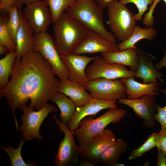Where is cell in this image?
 I'll return each mask as SVG.
<instances>
[{
    "label": "cell",
    "mask_w": 166,
    "mask_h": 166,
    "mask_svg": "<svg viewBox=\"0 0 166 166\" xmlns=\"http://www.w3.org/2000/svg\"><path fill=\"white\" fill-rule=\"evenodd\" d=\"M26 140L24 138L21 139L16 149L14 148L10 145L7 147L2 146L1 147V149L5 151L7 153L12 166H32L36 165L35 161H30L28 163H26L22 156L21 150Z\"/></svg>",
    "instance_id": "cell-26"
},
{
    "label": "cell",
    "mask_w": 166,
    "mask_h": 166,
    "mask_svg": "<svg viewBox=\"0 0 166 166\" xmlns=\"http://www.w3.org/2000/svg\"><path fill=\"white\" fill-rule=\"evenodd\" d=\"M121 81L126 87V93L129 99H137L145 95L157 96L159 95L158 86L160 83L152 82L142 83L136 81L134 77L122 78Z\"/></svg>",
    "instance_id": "cell-18"
},
{
    "label": "cell",
    "mask_w": 166,
    "mask_h": 166,
    "mask_svg": "<svg viewBox=\"0 0 166 166\" xmlns=\"http://www.w3.org/2000/svg\"><path fill=\"white\" fill-rule=\"evenodd\" d=\"M15 43V53L17 59H21L23 56L33 50L34 33L23 17L22 11L21 23L17 32Z\"/></svg>",
    "instance_id": "cell-20"
},
{
    "label": "cell",
    "mask_w": 166,
    "mask_h": 166,
    "mask_svg": "<svg viewBox=\"0 0 166 166\" xmlns=\"http://www.w3.org/2000/svg\"><path fill=\"white\" fill-rule=\"evenodd\" d=\"M116 140L114 132L110 129H105L80 146V155L82 158L96 164L99 163L102 154Z\"/></svg>",
    "instance_id": "cell-13"
},
{
    "label": "cell",
    "mask_w": 166,
    "mask_h": 166,
    "mask_svg": "<svg viewBox=\"0 0 166 166\" xmlns=\"http://www.w3.org/2000/svg\"><path fill=\"white\" fill-rule=\"evenodd\" d=\"M117 108L116 100L109 101L93 98L84 105L77 107L67 126L73 131L78 128L80 122L84 118L88 116H94L103 109Z\"/></svg>",
    "instance_id": "cell-16"
},
{
    "label": "cell",
    "mask_w": 166,
    "mask_h": 166,
    "mask_svg": "<svg viewBox=\"0 0 166 166\" xmlns=\"http://www.w3.org/2000/svg\"><path fill=\"white\" fill-rule=\"evenodd\" d=\"M138 55L139 64L134 77L142 79L144 83H160L158 81L164 83L162 74L154 66L153 60L155 59V57L146 53L138 49Z\"/></svg>",
    "instance_id": "cell-17"
},
{
    "label": "cell",
    "mask_w": 166,
    "mask_h": 166,
    "mask_svg": "<svg viewBox=\"0 0 166 166\" xmlns=\"http://www.w3.org/2000/svg\"><path fill=\"white\" fill-rule=\"evenodd\" d=\"M60 57L69 71V79L77 83L85 89L89 82L86 74V68L96 57L71 53L60 55Z\"/></svg>",
    "instance_id": "cell-14"
},
{
    "label": "cell",
    "mask_w": 166,
    "mask_h": 166,
    "mask_svg": "<svg viewBox=\"0 0 166 166\" xmlns=\"http://www.w3.org/2000/svg\"><path fill=\"white\" fill-rule=\"evenodd\" d=\"M103 10L107 7L109 3L113 0H94Z\"/></svg>",
    "instance_id": "cell-38"
},
{
    "label": "cell",
    "mask_w": 166,
    "mask_h": 166,
    "mask_svg": "<svg viewBox=\"0 0 166 166\" xmlns=\"http://www.w3.org/2000/svg\"><path fill=\"white\" fill-rule=\"evenodd\" d=\"M15 4L16 0H0V10L9 14L12 6Z\"/></svg>",
    "instance_id": "cell-34"
},
{
    "label": "cell",
    "mask_w": 166,
    "mask_h": 166,
    "mask_svg": "<svg viewBox=\"0 0 166 166\" xmlns=\"http://www.w3.org/2000/svg\"><path fill=\"white\" fill-rule=\"evenodd\" d=\"M127 113L126 110L122 108H112L95 119L92 116L83 118L80 122L78 128L73 131L79 145L81 146L102 132L109 124L119 123Z\"/></svg>",
    "instance_id": "cell-4"
},
{
    "label": "cell",
    "mask_w": 166,
    "mask_h": 166,
    "mask_svg": "<svg viewBox=\"0 0 166 166\" xmlns=\"http://www.w3.org/2000/svg\"><path fill=\"white\" fill-rule=\"evenodd\" d=\"M138 49L136 47L130 48L120 51L101 53V56L107 63L128 66L136 71L139 64Z\"/></svg>",
    "instance_id": "cell-21"
},
{
    "label": "cell",
    "mask_w": 166,
    "mask_h": 166,
    "mask_svg": "<svg viewBox=\"0 0 166 166\" xmlns=\"http://www.w3.org/2000/svg\"><path fill=\"white\" fill-rule=\"evenodd\" d=\"M118 51L117 45L115 43L109 41L89 30L87 36L75 48L72 53L81 55Z\"/></svg>",
    "instance_id": "cell-15"
},
{
    "label": "cell",
    "mask_w": 166,
    "mask_h": 166,
    "mask_svg": "<svg viewBox=\"0 0 166 166\" xmlns=\"http://www.w3.org/2000/svg\"><path fill=\"white\" fill-rule=\"evenodd\" d=\"M85 89L94 98L111 101L127 97L126 87L120 79L98 78L89 81Z\"/></svg>",
    "instance_id": "cell-9"
},
{
    "label": "cell",
    "mask_w": 166,
    "mask_h": 166,
    "mask_svg": "<svg viewBox=\"0 0 166 166\" xmlns=\"http://www.w3.org/2000/svg\"><path fill=\"white\" fill-rule=\"evenodd\" d=\"M154 0H120L119 2L123 4L132 3L134 4L138 10V12L134 14L136 21H140L145 12L148 10V6H151Z\"/></svg>",
    "instance_id": "cell-31"
},
{
    "label": "cell",
    "mask_w": 166,
    "mask_h": 166,
    "mask_svg": "<svg viewBox=\"0 0 166 166\" xmlns=\"http://www.w3.org/2000/svg\"><path fill=\"white\" fill-rule=\"evenodd\" d=\"M53 24L54 43L60 55L72 53L89 31L65 11Z\"/></svg>",
    "instance_id": "cell-2"
},
{
    "label": "cell",
    "mask_w": 166,
    "mask_h": 166,
    "mask_svg": "<svg viewBox=\"0 0 166 166\" xmlns=\"http://www.w3.org/2000/svg\"><path fill=\"white\" fill-rule=\"evenodd\" d=\"M128 143L122 138L115 142L102 154L99 163L105 166H115L120 157L128 150Z\"/></svg>",
    "instance_id": "cell-22"
},
{
    "label": "cell",
    "mask_w": 166,
    "mask_h": 166,
    "mask_svg": "<svg viewBox=\"0 0 166 166\" xmlns=\"http://www.w3.org/2000/svg\"><path fill=\"white\" fill-rule=\"evenodd\" d=\"M7 85L0 90V97L6 99L18 131L16 109L26 105L30 100V105L38 111L40 110L58 92L60 80L49 63L39 52L33 50L21 59L16 58Z\"/></svg>",
    "instance_id": "cell-1"
},
{
    "label": "cell",
    "mask_w": 166,
    "mask_h": 166,
    "mask_svg": "<svg viewBox=\"0 0 166 166\" xmlns=\"http://www.w3.org/2000/svg\"><path fill=\"white\" fill-rule=\"evenodd\" d=\"M51 14L52 23L55 22L61 14L77 0H45Z\"/></svg>",
    "instance_id": "cell-28"
},
{
    "label": "cell",
    "mask_w": 166,
    "mask_h": 166,
    "mask_svg": "<svg viewBox=\"0 0 166 166\" xmlns=\"http://www.w3.org/2000/svg\"><path fill=\"white\" fill-rule=\"evenodd\" d=\"M150 162L148 161L144 163L143 166H149L150 165Z\"/></svg>",
    "instance_id": "cell-43"
},
{
    "label": "cell",
    "mask_w": 166,
    "mask_h": 166,
    "mask_svg": "<svg viewBox=\"0 0 166 166\" xmlns=\"http://www.w3.org/2000/svg\"><path fill=\"white\" fill-rule=\"evenodd\" d=\"M135 73L132 70H128L123 65L107 63L101 55L96 56L85 70L89 81L100 77L115 79L134 77Z\"/></svg>",
    "instance_id": "cell-10"
},
{
    "label": "cell",
    "mask_w": 166,
    "mask_h": 166,
    "mask_svg": "<svg viewBox=\"0 0 166 166\" xmlns=\"http://www.w3.org/2000/svg\"><path fill=\"white\" fill-rule=\"evenodd\" d=\"M79 164L81 166H96L94 164L89 161H88L83 158L80 160L79 162Z\"/></svg>",
    "instance_id": "cell-39"
},
{
    "label": "cell",
    "mask_w": 166,
    "mask_h": 166,
    "mask_svg": "<svg viewBox=\"0 0 166 166\" xmlns=\"http://www.w3.org/2000/svg\"><path fill=\"white\" fill-rule=\"evenodd\" d=\"M156 133L157 132H154L150 135L142 144L131 152L128 157V159L131 160L140 157L156 147Z\"/></svg>",
    "instance_id": "cell-30"
},
{
    "label": "cell",
    "mask_w": 166,
    "mask_h": 166,
    "mask_svg": "<svg viewBox=\"0 0 166 166\" xmlns=\"http://www.w3.org/2000/svg\"><path fill=\"white\" fill-rule=\"evenodd\" d=\"M34 35L33 50L39 52L49 63L60 81L69 79V71L55 47L53 38L47 32L34 33Z\"/></svg>",
    "instance_id": "cell-6"
},
{
    "label": "cell",
    "mask_w": 166,
    "mask_h": 166,
    "mask_svg": "<svg viewBox=\"0 0 166 166\" xmlns=\"http://www.w3.org/2000/svg\"><path fill=\"white\" fill-rule=\"evenodd\" d=\"M158 91L164 94L166 96V88L165 89H159ZM156 121L160 123L161 129H166V103L163 107L158 105L155 116Z\"/></svg>",
    "instance_id": "cell-32"
},
{
    "label": "cell",
    "mask_w": 166,
    "mask_h": 166,
    "mask_svg": "<svg viewBox=\"0 0 166 166\" xmlns=\"http://www.w3.org/2000/svg\"><path fill=\"white\" fill-rule=\"evenodd\" d=\"M34 108L30 105L27 106L26 105L20 108L24 113L21 118L22 124L18 129L23 138L26 140H31L34 138L39 140H42L43 137L39 133L41 124L49 113L57 110L55 106L48 103L39 110L34 111Z\"/></svg>",
    "instance_id": "cell-7"
},
{
    "label": "cell",
    "mask_w": 166,
    "mask_h": 166,
    "mask_svg": "<svg viewBox=\"0 0 166 166\" xmlns=\"http://www.w3.org/2000/svg\"><path fill=\"white\" fill-rule=\"evenodd\" d=\"M125 165L123 164L117 163L115 166H125Z\"/></svg>",
    "instance_id": "cell-42"
},
{
    "label": "cell",
    "mask_w": 166,
    "mask_h": 166,
    "mask_svg": "<svg viewBox=\"0 0 166 166\" xmlns=\"http://www.w3.org/2000/svg\"><path fill=\"white\" fill-rule=\"evenodd\" d=\"M16 58L15 51H10L0 60V90L4 89L8 84V78L11 76L12 66Z\"/></svg>",
    "instance_id": "cell-25"
},
{
    "label": "cell",
    "mask_w": 166,
    "mask_h": 166,
    "mask_svg": "<svg viewBox=\"0 0 166 166\" xmlns=\"http://www.w3.org/2000/svg\"><path fill=\"white\" fill-rule=\"evenodd\" d=\"M149 12L150 13H151V14H153V13H150L149 11Z\"/></svg>",
    "instance_id": "cell-44"
},
{
    "label": "cell",
    "mask_w": 166,
    "mask_h": 166,
    "mask_svg": "<svg viewBox=\"0 0 166 166\" xmlns=\"http://www.w3.org/2000/svg\"><path fill=\"white\" fill-rule=\"evenodd\" d=\"M157 166H166V156L159 149H157Z\"/></svg>",
    "instance_id": "cell-35"
},
{
    "label": "cell",
    "mask_w": 166,
    "mask_h": 166,
    "mask_svg": "<svg viewBox=\"0 0 166 166\" xmlns=\"http://www.w3.org/2000/svg\"><path fill=\"white\" fill-rule=\"evenodd\" d=\"M164 55L162 59L155 65L156 68L159 71L163 67H166V49H164Z\"/></svg>",
    "instance_id": "cell-37"
},
{
    "label": "cell",
    "mask_w": 166,
    "mask_h": 166,
    "mask_svg": "<svg viewBox=\"0 0 166 166\" xmlns=\"http://www.w3.org/2000/svg\"><path fill=\"white\" fill-rule=\"evenodd\" d=\"M40 0H16L15 4L17 6L18 9L21 10L23 5H26Z\"/></svg>",
    "instance_id": "cell-36"
},
{
    "label": "cell",
    "mask_w": 166,
    "mask_h": 166,
    "mask_svg": "<svg viewBox=\"0 0 166 166\" xmlns=\"http://www.w3.org/2000/svg\"><path fill=\"white\" fill-rule=\"evenodd\" d=\"M21 14L22 11L16 4L13 5L9 13V18L6 24L9 34L15 43L17 32L21 23Z\"/></svg>",
    "instance_id": "cell-27"
},
{
    "label": "cell",
    "mask_w": 166,
    "mask_h": 166,
    "mask_svg": "<svg viewBox=\"0 0 166 166\" xmlns=\"http://www.w3.org/2000/svg\"><path fill=\"white\" fill-rule=\"evenodd\" d=\"M59 108L61 121L68 124L76 110L77 106L74 103L64 94L58 92L53 96L52 100Z\"/></svg>",
    "instance_id": "cell-24"
},
{
    "label": "cell",
    "mask_w": 166,
    "mask_h": 166,
    "mask_svg": "<svg viewBox=\"0 0 166 166\" xmlns=\"http://www.w3.org/2000/svg\"><path fill=\"white\" fill-rule=\"evenodd\" d=\"M53 117L55 119L58 130L64 134V138L59 142L57 152L55 155V166L75 165L80 155V146L77 145L75 142L73 131L58 120L55 115Z\"/></svg>",
    "instance_id": "cell-8"
},
{
    "label": "cell",
    "mask_w": 166,
    "mask_h": 166,
    "mask_svg": "<svg viewBox=\"0 0 166 166\" xmlns=\"http://www.w3.org/2000/svg\"><path fill=\"white\" fill-rule=\"evenodd\" d=\"M10 52L9 49L6 47L0 44V55L7 54Z\"/></svg>",
    "instance_id": "cell-40"
},
{
    "label": "cell",
    "mask_w": 166,
    "mask_h": 166,
    "mask_svg": "<svg viewBox=\"0 0 166 166\" xmlns=\"http://www.w3.org/2000/svg\"><path fill=\"white\" fill-rule=\"evenodd\" d=\"M157 30L153 27H149L145 29L136 25L130 37L117 45L118 51L123 50L130 48L136 47V44L143 39L152 41L157 36Z\"/></svg>",
    "instance_id": "cell-23"
},
{
    "label": "cell",
    "mask_w": 166,
    "mask_h": 166,
    "mask_svg": "<svg viewBox=\"0 0 166 166\" xmlns=\"http://www.w3.org/2000/svg\"><path fill=\"white\" fill-rule=\"evenodd\" d=\"M145 95L137 99L120 98L117 101L119 104L126 105L141 120L143 126L147 128H153L156 125L155 116L158 105L155 97Z\"/></svg>",
    "instance_id": "cell-12"
},
{
    "label": "cell",
    "mask_w": 166,
    "mask_h": 166,
    "mask_svg": "<svg viewBox=\"0 0 166 166\" xmlns=\"http://www.w3.org/2000/svg\"><path fill=\"white\" fill-rule=\"evenodd\" d=\"M9 15H2L0 18V44L7 47L10 51H15L16 47L15 43L11 38L7 31L6 24Z\"/></svg>",
    "instance_id": "cell-29"
},
{
    "label": "cell",
    "mask_w": 166,
    "mask_h": 166,
    "mask_svg": "<svg viewBox=\"0 0 166 166\" xmlns=\"http://www.w3.org/2000/svg\"><path fill=\"white\" fill-rule=\"evenodd\" d=\"M77 83L69 79L60 81L58 92L69 97L77 107L85 105L93 98Z\"/></svg>",
    "instance_id": "cell-19"
},
{
    "label": "cell",
    "mask_w": 166,
    "mask_h": 166,
    "mask_svg": "<svg viewBox=\"0 0 166 166\" xmlns=\"http://www.w3.org/2000/svg\"><path fill=\"white\" fill-rule=\"evenodd\" d=\"M156 147L166 156V129H161L157 132Z\"/></svg>",
    "instance_id": "cell-33"
},
{
    "label": "cell",
    "mask_w": 166,
    "mask_h": 166,
    "mask_svg": "<svg viewBox=\"0 0 166 166\" xmlns=\"http://www.w3.org/2000/svg\"><path fill=\"white\" fill-rule=\"evenodd\" d=\"M161 1H164L166 5V0H154L153 4L151 6V7L153 9H155L157 4L159 2Z\"/></svg>",
    "instance_id": "cell-41"
},
{
    "label": "cell",
    "mask_w": 166,
    "mask_h": 166,
    "mask_svg": "<svg viewBox=\"0 0 166 166\" xmlns=\"http://www.w3.org/2000/svg\"><path fill=\"white\" fill-rule=\"evenodd\" d=\"M107 8V24L112 33L119 41L126 40L132 34L136 25L134 14L125 5L117 0H112Z\"/></svg>",
    "instance_id": "cell-5"
},
{
    "label": "cell",
    "mask_w": 166,
    "mask_h": 166,
    "mask_svg": "<svg viewBox=\"0 0 166 166\" xmlns=\"http://www.w3.org/2000/svg\"><path fill=\"white\" fill-rule=\"evenodd\" d=\"M22 14L34 33L47 32L52 23L51 14L45 0H40L26 5Z\"/></svg>",
    "instance_id": "cell-11"
},
{
    "label": "cell",
    "mask_w": 166,
    "mask_h": 166,
    "mask_svg": "<svg viewBox=\"0 0 166 166\" xmlns=\"http://www.w3.org/2000/svg\"><path fill=\"white\" fill-rule=\"evenodd\" d=\"M65 11L89 30L109 41L117 42L115 36L105 28L103 9L94 0H77Z\"/></svg>",
    "instance_id": "cell-3"
}]
</instances>
